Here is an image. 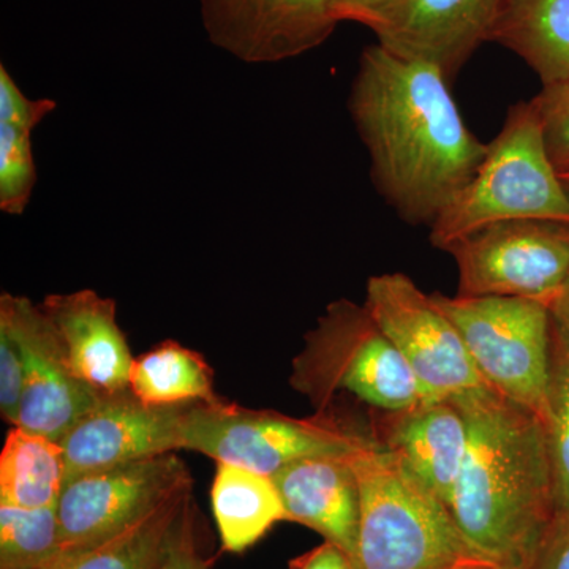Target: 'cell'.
Returning a JSON list of instances; mask_svg holds the SVG:
<instances>
[{"instance_id":"obj_1","label":"cell","mask_w":569,"mask_h":569,"mask_svg":"<svg viewBox=\"0 0 569 569\" xmlns=\"http://www.w3.org/2000/svg\"><path fill=\"white\" fill-rule=\"evenodd\" d=\"M449 82L432 63L377 43L362 51L348 97L377 192L415 227H432L488 153L460 116Z\"/></svg>"},{"instance_id":"obj_2","label":"cell","mask_w":569,"mask_h":569,"mask_svg":"<svg viewBox=\"0 0 569 569\" xmlns=\"http://www.w3.org/2000/svg\"><path fill=\"white\" fill-rule=\"evenodd\" d=\"M452 399L468 422L452 519L486 563L529 569L556 516L542 419L489 387Z\"/></svg>"},{"instance_id":"obj_3","label":"cell","mask_w":569,"mask_h":569,"mask_svg":"<svg viewBox=\"0 0 569 569\" xmlns=\"http://www.w3.org/2000/svg\"><path fill=\"white\" fill-rule=\"evenodd\" d=\"M361 496L355 569H459L486 563L451 511L373 441L353 458Z\"/></svg>"},{"instance_id":"obj_4","label":"cell","mask_w":569,"mask_h":569,"mask_svg":"<svg viewBox=\"0 0 569 569\" xmlns=\"http://www.w3.org/2000/svg\"><path fill=\"white\" fill-rule=\"evenodd\" d=\"M508 220L569 224V197L550 160L533 100L509 110L477 174L437 217L429 239L445 250L479 228Z\"/></svg>"},{"instance_id":"obj_5","label":"cell","mask_w":569,"mask_h":569,"mask_svg":"<svg viewBox=\"0 0 569 569\" xmlns=\"http://www.w3.org/2000/svg\"><path fill=\"white\" fill-rule=\"evenodd\" d=\"M291 388L320 413L350 395L378 413L407 410L429 399L410 367L365 305L339 299L306 335L291 365Z\"/></svg>"},{"instance_id":"obj_6","label":"cell","mask_w":569,"mask_h":569,"mask_svg":"<svg viewBox=\"0 0 569 569\" xmlns=\"http://www.w3.org/2000/svg\"><path fill=\"white\" fill-rule=\"evenodd\" d=\"M456 326L482 381L541 417L548 389L552 309L530 299L430 295Z\"/></svg>"},{"instance_id":"obj_7","label":"cell","mask_w":569,"mask_h":569,"mask_svg":"<svg viewBox=\"0 0 569 569\" xmlns=\"http://www.w3.org/2000/svg\"><path fill=\"white\" fill-rule=\"evenodd\" d=\"M373 440L372 433L348 429L331 418H291L223 399L189 406L182 419V449L269 477L296 460L358 455Z\"/></svg>"},{"instance_id":"obj_8","label":"cell","mask_w":569,"mask_h":569,"mask_svg":"<svg viewBox=\"0 0 569 569\" xmlns=\"http://www.w3.org/2000/svg\"><path fill=\"white\" fill-rule=\"evenodd\" d=\"M459 296L530 299L552 309L569 277V224L508 220L479 228L445 249Z\"/></svg>"},{"instance_id":"obj_9","label":"cell","mask_w":569,"mask_h":569,"mask_svg":"<svg viewBox=\"0 0 569 569\" xmlns=\"http://www.w3.org/2000/svg\"><path fill=\"white\" fill-rule=\"evenodd\" d=\"M365 306L429 399H452L488 387L456 326L410 277L402 272L370 277Z\"/></svg>"},{"instance_id":"obj_10","label":"cell","mask_w":569,"mask_h":569,"mask_svg":"<svg viewBox=\"0 0 569 569\" xmlns=\"http://www.w3.org/2000/svg\"><path fill=\"white\" fill-rule=\"evenodd\" d=\"M189 486V468L176 452L67 479L58 501L62 553L114 537Z\"/></svg>"},{"instance_id":"obj_11","label":"cell","mask_w":569,"mask_h":569,"mask_svg":"<svg viewBox=\"0 0 569 569\" xmlns=\"http://www.w3.org/2000/svg\"><path fill=\"white\" fill-rule=\"evenodd\" d=\"M0 328L14 337L24 359V397L17 427L61 441L100 397L71 373L40 305L24 296L3 293Z\"/></svg>"},{"instance_id":"obj_12","label":"cell","mask_w":569,"mask_h":569,"mask_svg":"<svg viewBox=\"0 0 569 569\" xmlns=\"http://www.w3.org/2000/svg\"><path fill=\"white\" fill-rule=\"evenodd\" d=\"M337 0H201L209 40L249 63L287 61L323 44Z\"/></svg>"},{"instance_id":"obj_13","label":"cell","mask_w":569,"mask_h":569,"mask_svg":"<svg viewBox=\"0 0 569 569\" xmlns=\"http://www.w3.org/2000/svg\"><path fill=\"white\" fill-rule=\"evenodd\" d=\"M187 407H149L130 391L100 397L59 441L67 479L179 451Z\"/></svg>"},{"instance_id":"obj_14","label":"cell","mask_w":569,"mask_h":569,"mask_svg":"<svg viewBox=\"0 0 569 569\" xmlns=\"http://www.w3.org/2000/svg\"><path fill=\"white\" fill-rule=\"evenodd\" d=\"M503 0H399L370 31L402 58L432 63L449 81L489 41Z\"/></svg>"},{"instance_id":"obj_15","label":"cell","mask_w":569,"mask_h":569,"mask_svg":"<svg viewBox=\"0 0 569 569\" xmlns=\"http://www.w3.org/2000/svg\"><path fill=\"white\" fill-rule=\"evenodd\" d=\"M40 309L77 380L99 397L130 391L133 355L118 323L114 299L78 290L47 296Z\"/></svg>"},{"instance_id":"obj_16","label":"cell","mask_w":569,"mask_h":569,"mask_svg":"<svg viewBox=\"0 0 569 569\" xmlns=\"http://www.w3.org/2000/svg\"><path fill=\"white\" fill-rule=\"evenodd\" d=\"M372 436L449 507L468 449L467 418L455 399L378 413Z\"/></svg>"},{"instance_id":"obj_17","label":"cell","mask_w":569,"mask_h":569,"mask_svg":"<svg viewBox=\"0 0 569 569\" xmlns=\"http://www.w3.org/2000/svg\"><path fill=\"white\" fill-rule=\"evenodd\" d=\"M355 456L296 460L272 475L288 522L317 531L325 541L346 550L351 559L358 542L361 511Z\"/></svg>"},{"instance_id":"obj_18","label":"cell","mask_w":569,"mask_h":569,"mask_svg":"<svg viewBox=\"0 0 569 569\" xmlns=\"http://www.w3.org/2000/svg\"><path fill=\"white\" fill-rule=\"evenodd\" d=\"M489 41L518 54L542 88L569 84V0H503Z\"/></svg>"},{"instance_id":"obj_19","label":"cell","mask_w":569,"mask_h":569,"mask_svg":"<svg viewBox=\"0 0 569 569\" xmlns=\"http://www.w3.org/2000/svg\"><path fill=\"white\" fill-rule=\"evenodd\" d=\"M211 505L220 545L228 553L246 552L277 523L288 522L272 477L231 463H217Z\"/></svg>"},{"instance_id":"obj_20","label":"cell","mask_w":569,"mask_h":569,"mask_svg":"<svg viewBox=\"0 0 569 569\" xmlns=\"http://www.w3.org/2000/svg\"><path fill=\"white\" fill-rule=\"evenodd\" d=\"M193 486L152 509L114 537L91 548L61 553L43 569H153L173 545L183 520L193 508Z\"/></svg>"},{"instance_id":"obj_21","label":"cell","mask_w":569,"mask_h":569,"mask_svg":"<svg viewBox=\"0 0 569 569\" xmlns=\"http://www.w3.org/2000/svg\"><path fill=\"white\" fill-rule=\"evenodd\" d=\"M67 481L61 443L11 427L0 452V505L24 509L58 507Z\"/></svg>"},{"instance_id":"obj_22","label":"cell","mask_w":569,"mask_h":569,"mask_svg":"<svg viewBox=\"0 0 569 569\" xmlns=\"http://www.w3.org/2000/svg\"><path fill=\"white\" fill-rule=\"evenodd\" d=\"M130 392L149 407H186L220 402L211 366L197 351L164 340L133 358Z\"/></svg>"},{"instance_id":"obj_23","label":"cell","mask_w":569,"mask_h":569,"mask_svg":"<svg viewBox=\"0 0 569 569\" xmlns=\"http://www.w3.org/2000/svg\"><path fill=\"white\" fill-rule=\"evenodd\" d=\"M553 478V519L569 515V331L552 316L548 389L541 415Z\"/></svg>"},{"instance_id":"obj_24","label":"cell","mask_w":569,"mask_h":569,"mask_svg":"<svg viewBox=\"0 0 569 569\" xmlns=\"http://www.w3.org/2000/svg\"><path fill=\"white\" fill-rule=\"evenodd\" d=\"M63 550L58 507L0 505V568L43 569Z\"/></svg>"},{"instance_id":"obj_25","label":"cell","mask_w":569,"mask_h":569,"mask_svg":"<svg viewBox=\"0 0 569 569\" xmlns=\"http://www.w3.org/2000/svg\"><path fill=\"white\" fill-rule=\"evenodd\" d=\"M37 182L32 130L0 123V209L21 216Z\"/></svg>"},{"instance_id":"obj_26","label":"cell","mask_w":569,"mask_h":569,"mask_svg":"<svg viewBox=\"0 0 569 569\" xmlns=\"http://www.w3.org/2000/svg\"><path fill=\"white\" fill-rule=\"evenodd\" d=\"M537 104L546 146L559 174L569 171V84L542 88L533 99Z\"/></svg>"},{"instance_id":"obj_27","label":"cell","mask_w":569,"mask_h":569,"mask_svg":"<svg viewBox=\"0 0 569 569\" xmlns=\"http://www.w3.org/2000/svg\"><path fill=\"white\" fill-rule=\"evenodd\" d=\"M24 397V359L21 348L7 329L0 328V413L17 426Z\"/></svg>"},{"instance_id":"obj_28","label":"cell","mask_w":569,"mask_h":569,"mask_svg":"<svg viewBox=\"0 0 569 569\" xmlns=\"http://www.w3.org/2000/svg\"><path fill=\"white\" fill-rule=\"evenodd\" d=\"M58 108L51 99L32 100L18 88L6 66H0V123L36 130Z\"/></svg>"},{"instance_id":"obj_29","label":"cell","mask_w":569,"mask_h":569,"mask_svg":"<svg viewBox=\"0 0 569 569\" xmlns=\"http://www.w3.org/2000/svg\"><path fill=\"white\" fill-rule=\"evenodd\" d=\"M153 569H211V561L206 559L201 549L194 505L176 535L173 545Z\"/></svg>"},{"instance_id":"obj_30","label":"cell","mask_w":569,"mask_h":569,"mask_svg":"<svg viewBox=\"0 0 569 569\" xmlns=\"http://www.w3.org/2000/svg\"><path fill=\"white\" fill-rule=\"evenodd\" d=\"M529 569H569V515L552 520Z\"/></svg>"},{"instance_id":"obj_31","label":"cell","mask_w":569,"mask_h":569,"mask_svg":"<svg viewBox=\"0 0 569 569\" xmlns=\"http://www.w3.org/2000/svg\"><path fill=\"white\" fill-rule=\"evenodd\" d=\"M288 569H355L353 559L332 542L323 541L288 563Z\"/></svg>"},{"instance_id":"obj_32","label":"cell","mask_w":569,"mask_h":569,"mask_svg":"<svg viewBox=\"0 0 569 569\" xmlns=\"http://www.w3.org/2000/svg\"><path fill=\"white\" fill-rule=\"evenodd\" d=\"M399 0H337V18L340 22L353 21L370 28Z\"/></svg>"},{"instance_id":"obj_33","label":"cell","mask_w":569,"mask_h":569,"mask_svg":"<svg viewBox=\"0 0 569 569\" xmlns=\"http://www.w3.org/2000/svg\"><path fill=\"white\" fill-rule=\"evenodd\" d=\"M552 316L569 331V277L559 298L553 302Z\"/></svg>"},{"instance_id":"obj_34","label":"cell","mask_w":569,"mask_h":569,"mask_svg":"<svg viewBox=\"0 0 569 569\" xmlns=\"http://www.w3.org/2000/svg\"><path fill=\"white\" fill-rule=\"evenodd\" d=\"M459 569H498V568L492 567V565H489V563H473V565H468V567H462Z\"/></svg>"},{"instance_id":"obj_35","label":"cell","mask_w":569,"mask_h":569,"mask_svg":"<svg viewBox=\"0 0 569 569\" xmlns=\"http://www.w3.org/2000/svg\"><path fill=\"white\" fill-rule=\"evenodd\" d=\"M561 182H563L565 190H567L569 197V171L568 173L560 174Z\"/></svg>"},{"instance_id":"obj_36","label":"cell","mask_w":569,"mask_h":569,"mask_svg":"<svg viewBox=\"0 0 569 569\" xmlns=\"http://www.w3.org/2000/svg\"><path fill=\"white\" fill-rule=\"evenodd\" d=\"M0 569H6V568H0Z\"/></svg>"}]
</instances>
